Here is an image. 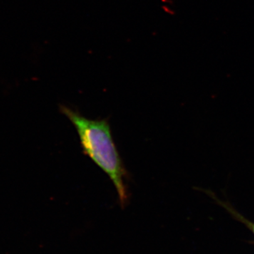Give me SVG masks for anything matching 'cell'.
Instances as JSON below:
<instances>
[{
  "label": "cell",
  "instance_id": "6da1fadb",
  "mask_svg": "<svg viewBox=\"0 0 254 254\" xmlns=\"http://www.w3.org/2000/svg\"><path fill=\"white\" fill-rule=\"evenodd\" d=\"M60 111L76 128L83 153L110 177L120 203L125 204L127 199L125 181L128 175L114 142L108 122L90 120L64 105L60 106Z\"/></svg>",
  "mask_w": 254,
  "mask_h": 254
},
{
  "label": "cell",
  "instance_id": "7a4b0ae2",
  "mask_svg": "<svg viewBox=\"0 0 254 254\" xmlns=\"http://www.w3.org/2000/svg\"><path fill=\"white\" fill-rule=\"evenodd\" d=\"M247 224H248L249 226L251 227V229H252V231H253L254 233V224L250 223V222H247Z\"/></svg>",
  "mask_w": 254,
  "mask_h": 254
}]
</instances>
